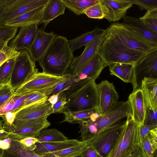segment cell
Segmentation results:
<instances>
[{
    "mask_svg": "<svg viewBox=\"0 0 157 157\" xmlns=\"http://www.w3.org/2000/svg\"><path fill=\"white\" fill-rule=\"evenodd\" d=\"M132 115L129 101H118L107 113L101 115L94 113L88 119L79 124L82 141L88 142L106 128Z\"/></svg>",
    "mask_w": 157,
    "mask_h": 157,
    "instance_id": "obj_1",
    "label": "cell"
},
{
    "mask_svg": "<svg viewBox=\"0 0 157 157\" xmlns=\"http://www.w3.org/2000/svg\"><path fill=\"white\" fill-rule=\"evenodd\" d=\"M74 58L67 37L57 36L53 40L39 63L43 72L57 76L67 73Z\"/></svg>",
    "mask_w": 157,
    "mask_h": 157,
    "instance_id": "obj_2",
    "label": "cell"
},
{
    "mask_svg": "<svg viewBox=\"0 0 157 157\" xmlns=\"http://www.w3.org/2000/svg\"><path fill=\"white\" fill-rule=\"evenodd\" d=\"M106 29L105 39L130 49L147 53L157 47V43L144 38L128 29L123 23H111Z\"/></svg>",
    "mask_w": 157,
    "mask_h": 157,
    "instance_id": "obj_3",
    "label": "cell"
},
{
    "mask_svg": "<svg viewBox=\"0 0 157 157\" xmlns=\"http://www.w3.org/2000/svg\"><path fill=\"white\" fill-rule=\"evenodd\" d=\"M98 52L108 66L115 63L134 65L146 53L130 49L105 38Z\"/></svg>",
    "mask_w": 157,
    "mask_h": 157,
    "instance_id": "obj_4",
    "label": "cell"
},
{
    "mask_svg": "<svg viewBox=\"0 0 157 157\" xmlns=\"http://www.w3.org/2000/svg\"><path fill=\"white\" fill-rule=\"evenodd\" d=\"M95 81L88 80L67 96V102L63 110L78 111L97 108L98 97Z\"/></svg>",
    "mask_w": 157,
    "mask_h": 157,
    "instance_id": "obj_5",
    "label": "cell"
},
{
    "mask_svg": "<svg viewBox=\"0 0 157 157\" xmlns=\"http://www.w3.org/2000/svg\"><path fill=\"white\" fill-rule=\"evenodd\" d=\"M126 122L121 138L107 157H128L141 143L139 124L134 121L132 115L126 118Z\"/></svg>",
    "mask_w": 157,
    "mask_h": 157,
    "instance_id": "obj_6",
    "label": "cell"
},
{
    "mask_svg": "<svg viewBox=\"0 0 157 157\" xmlns=\"http://www.w3.org/2000/svg\"><path fill=\"white\" fill-rule=\"evenodd\" d=\"M126 124V120L118 122L102 131L88 143L103 157H107L121 138Z\"/></svg>",
    "mask_w": 157,
    "mask_h": 157,
    "instance_id": "obj_7",
    "label": "cell"
},
{
    "mask_svg": "<svg viewBox=\"0 0 157 157\" xmlns=\"http://www.w3.org/2000/svg\"><path fill=\"white\" fill-rule=\"evenodd\" d=\"M35 62L27 50L19 51L15 58L9 85L15 90L30 80L37 72Z\"/></svg>",
    "mask_w": 157,
    "mask_h": 157,
    "instance_id": "obj_8",
    "label": "cell"
},
{
    "mask_svg": "<svg viewBox=\"0 0 157 157\" xmlns=\"http://www.w3.org/2000/svg\"><path fill=\"white\" fill-rule=\"evenodd\" d=\"M145 77L157 78V47L147 52L133 65L132 92L141 89V81Z\"/></svg>",
    "mask_w": 157,
    "mask_h": 157,
    "instance_id": "obj_9",
    "label": "cell"
},
{
    "mask_svg": "<svg viewBox=\"0 0 157 157\" xmlns=\"http://www.w3.org/2000/svg\"><path fill=\"white\" fill-rule=\"evenodd\" d=\"M48 117L36 119L14 122L10 126L4 128L10 132L8 137L18 140L27 137L36 138L42 130L51 125L47 120Z\"/></svg>",
    "mask_w": 157,
    "mask_h": 157,
    "instance_id": "obj_10",
    "label": "cell"
},
{
    "mask_svg": "<svg viewBox=\"0 0 157 157\" xmlns=\"http://www.w3.org/2000/svg\"><path fill=\"white\" fill-rule=\"evenodd\" d=\"M49 0H13L0 12V25L26 12L46 4Z\"/></svg>",
    "mask_w": 157,
    "mask_h": 157,
    "instance_id": "obj_11",
    "label": "cell"
},
{
    "mask_svg": "<svg viewBox=\"0 0 157 157\" xmlns=\"http://www.w3.org/2000/svg\"><path fill=\"white\" fill-rule=\"evenodd\" d=\"M66 77V74L62 76H57L43 72H37L28 82L15 90L14 95H21L38 92L54 85Z\"/></svg>",
    "mask_w": 157,
    "mask_h": 157,
    "instance_id": "obj_12",
    "label": "cell"
},
{
    "mask_svg": "<svg viewBox=\"0 0 157 157\" xmlns=\"http://www.w3.org/2000/svg\"><path fill=\"white\" fill-rule=\"evenodd\" d=\"M98 103V110L101 115L109 112L118 101L119 96L113 83L105 80L97 84Z\"/></svg>",
    "mask_w": 157,
    "mask_h": 157,
    "instance_id": "obj_13",
    "label": "cell"
},
{
    "mask_svg": "<svg viewBox=\"0 0 157 157\" xmlns=\"http://www.w3.org/2000/svg\"><path fill=\"white\" fill-rule=\"evenodd\" d=\"M104 16L109 22L123 18L134 4L132 0H99Z\"/></svg>",
    "mask_w": 157,
    "mask_h": 157,
    "instance_id": "obj_14",
    "label": "cell"
},
{
    "mask_svg": "<svg viewBox=\"0 0 157 157\" xmlns=\"http://www.w3.org/2000/svg\"><path fill=\"white\" fill-rule=\"evenodd\" d=\"M52 113V105L46 101L31 104L17 112L14 122L48 117Z\"/></svg>",
    "mask_w": 157,
    "mask_h": 157,
    "instance_id": "obj_15",
    "label": "cell"
},
{
    "mask_svg": "<svg viewBox=\"0 0 157 157\" xmlns=\"http://www.w3.org/2000/svg\"><path fill=\"white\" fill-rule=\"evenodd\" d=\"M106 31L102 35L86 45L82 53L74 58L66 73L75 75L88 60L98 52L106 38Z\"/></svg>",
    "mask_w": 157,
    "mask_h": 157,
    "instance_id": "obj_16",
    "label": "cell"
},
{
    "mask_svg": "<svg viewBox=\"0 0 157 157\" xmlns=\"http://www.w3.org/2000/svg\"><path fill=\"white\" fill-rule=\"evenodd\" d=\"M57 36L53 32L48 33L38 29L35 40L27 50L34 62L39 61Z\"/></svg>",
    "mask_w": 157,
    "mask_h": 157,
    "instance_id": "obj_17",
    "label": "cell"
},
{
    "mask_svg": "<svg viewBox=\"0 0 157 157\" xmlns=\"http://www.w3.org/2000/svg\"><path fill=\"white\" fill-rule=\"evenodd\" d=\"M65 79L54 85L37 92L41 93L48 97L54 94L64 92L67 97L74 92L88 80L80 79L76 75L66 73Z\"/></svg>",
    "mask_w": 157,
    "mask_h": 157,
    "instance_id": "obj_18",
    "label": "cell"
},
{
    "mask_svg": "<svg viewBox=\"0 0 157 157\" xmlns=\"http://www.w3.org/2000/svg\"><path fill=\"white\" fill-rule=\"evenodd\" d=\"M108 66L98 52L88 60L75 74L81 80H95Z\"/></svg>",
    "mask_w": 157,
    "mask_h": 157,
    "instance_id": "obj_19",
    "label": "cell"
},
{
    "mask_svg": "<svg viewBox=\"0 0 157 157\" xmlns=\"http://www.w3.org/2000/svg\"><path fill=\"white\" fill-rule=\"evenodd\" d=\"M38 26L35 24L20 28L17 35L10 41L9 45L17 51L27 50L35 40Z\"/></svg>",
    "mask_w": 157,
    "mask_h": 157,
    "instance_id": "obj_20",
    "label": "cell"
},
{
    "mask_svg": "<svg viewBox=\"0 0 157 157\" xmlns=\"http://www.w3.org/2000/svg\"><path fill=\"white\" fill-rule=\"evenodd\" d=\"M45 5L26 12L7 22L5 25L9 26L21 28L41 23Z\"/></svg>",
    "mask_w": 157,
    "mask_h": 157,
    "instance_id": "obj_21",
    "label": "cell"
},
{
    "mask_svg": "<svg viewBox=\"0 0 157 157\" xmlns=\"http://www.w3.org/2000/svg\"><path fill=\"white\" fill-rule=\"evenodd\" d=\"M132 110V117L139 124H144L147 103L142 90L139 89L130 94L128 100Z\"/></svg>",
    "mask_w": 157,
    "mask_h": 157,
    "instance_id": "obj_22",
    "label": "cell"
},
{
    "mask_svg": "<svg viewBox=\"0 0 157 157\" xmlns=\"http://www.w3.org/2000/svg\"><path fill=\"white\" fill-rule=\"evenodd\" d=\"M122 23L128 29L144 38L157 43V33L148 28L139 19L126 15L123 18Z\"/></svg>",
    "mask_w": 157,
    "mask_h": 157,
    "instance_id": "obj_23",
    "label": "cell"
},
{
    "mask_svg": "<svg viewBox=\"0 0 157 157\" xmlns=\"http://www.w3.org/2000/svg\"><path fill=\"white\" fill-rule=\"evenodd\" d=\"M82 141L76 139L68 140L59 142L37 143L34 151L36 154L52 152L71 147L81 144Z\"/></svg>",
    "mask_w": 157,
    "mask_h": 157,
    "instance_id": "obj_24",
    "label": "cell"
},
{
    "mask_svg": "<svg viewBox=\"0 0 157 157\" xmlns=\"http://www.w3.org/2000/svg\"><path fill=\"white\" fill-rule=\"evenodd\" d=\"M66 8L62 0H49L44 10L41 22L44 28L51 21L63 14Z\"/></svg>",
    "mask_w": 157,
    "mask_h": 157,
    "instance_id": "obj_25",
    "label": "cell"
},
{
    "mask_svg": "<svg viewBox=\"0 0 157 157\" xmlns=\"http://www.w3.org/2000/svg\"><path fill=\"white\" fill-rule=\"evenodd\" d=\"M141 89L147 105L153 109H157V78H144L141 81Z\"/></svg>",
    "mask_w": 157,
    "mask_h": 157,
    "instance_id": "obj_26",
    "label": "cell"
},
{
    "mask_svg": "<svg viewBox=\"0 0 157 157\" xmlns=\"http://www.w3.org/2000/svg\"><path fill=\"white\" fill-rule=\"evenodd\" d=\"M105 31L106 29H104L96 26L92 31L86 32L74 39L68 40L70 48L73 52L100 36Z\"/></svg>",
    "mask_w": 157,
    "mask_h": 157,
    "instance_id": "obj_27",
    "label": "cell"
},
{
    "mask_svg": "<svg viewBox=\"0 0 157 157\" xmlns=\"http://www.w3.org/2000/svg\"><path fill=\"white\" fill-rule=\"evenodd\" d=\"M11 140L10 147L3 151L5 157H43L25 147L18 140Z\"/></svg>",
    "mask_w": 157,
    "mask_h": 157,
    "instance_id": "obj_28",
    "label": "cell"
},
{
    "mask_svg": "<svg viewBox=\"0 0 157 157\" xmlns=\"http://www.w3.org/2000/svg\"><path fill=\"white\" fill-rule=\"evenodd\" d=\"M133 64L115 63L108 66L110 74L117 76L126 83H131L133 73Z\"/></svg>",
    "mask_w": 157,
    "mask_h": 157,
    "instance_id": "obj_29",
    "label": "cell"
},
{
    "mask_svg": "<svg viewBox=\"0 0 157 157\" xmlns=\"http://www.w3.org/2000/svg\"><path fill=\"white\" fill-rule=\"evenodd\" d=\"M88 145V142L82 143L75 146L59 151L43 153L39 155L43 157H78Z\"/></svg>",
    "mask_w": 157,
    "mask_h": 157,
    "instance_id": "obj_30",
    "label": "cell"
},
{
    "mask_svg": "<svg viewBox=\"0 0 157 157\" xmlns=\"http://www.w3.org/2000/svg\"><path fill=\"white\" fill-rule=\"evenodd\" d=\"M96 112H98L97 108L78 111H71L64 109L62 112L64 117L62 122L79 124L88 119L94 113Z\"/></svg>",
    "mask_w": 157,
    "mask_h": 157,
    "instance_id": "obj_31",
    "label": "cell"
},
{
    "mask_svg": "<svg viewBox=\"0 0 157 157\" xmlns=\"http://www.w3.org/2000/svg\"><path fill=\"white\" fill-rule=\"evenodd\" d=\"M66 7L77 15L84 14L90 6L99 3V0H62Z\"/></svg>",
    "mask_w": 157,
    "mask_h": 157,
    "instance_id": "obj_32",
    "label": "cell"
},
{
    "mask_svg": "<svg viewBox=\"0 0 157 157\" xmlns=\"http://www.w3.org/2000/svg\"><path fill=\"white\" fill-rule=\"evenodd\" d=\"M36 138L39 143L63 141L68 140L63 133L55 128L44 129Z\"/></svg>",
    "mask_w": 157,
    "mask_h": 157,
    "instance_id": "obj_33",
    "label": "cell"
},
{
    "mask_svg": "<svg viewBox=\"0 0 157 157\" xmlns=\"http://www.w3.org/2000/svg\"><path fill=\"white\" fill-rule=\"evenodd\" d=\"M16 57L8 60L0 67V84H9Z\"/></svg>",
    "mask_w": 157,
    "mask_h": 157,
    "instance_id": "obj_34",
    "label": "cell"
},
{
    "mask_svg": "<svg viewBox=\"0 0 157 157\" xmlns=\"http://www.w3.org/2000/svg\"><path fill=\"white\" fill-rule=\"evenodd\" d=\"M139 19L148 28L157 33V9L147 11Z\"/></svg>",
    "mask_w": 157,
    "mask_h": 157,
    "instance_id": "obj_35",
    "label": "cell"
},
{
    "mask_svg": "<svg viewBox=\"0 0 157 157\" xmlns=\"http://www.w3.org/2000/svg\"><path fill=\"white\" fill-rule=\"evenodd\" d=\"M84 14L90 18L99 20L104 18L102 7L100 2L88 8L85 11Z\"/></svg>",
    "mask_w": 157,
    "mask_h": 157,
    "instance_id": "obj_36",
    "label": "cell"
},
{
    "mask_svg": "<svg viewBox=\"0 0 157 157\" xmlns=\"http://www.w3.org/2000/svg\"><path fill=\"white\" fill-rule=\"evenodd\" d=\"M18 29L5 25H0V40H12L16 36Z\"/></svg>",
    "mask_w": 157,
    "mask_h": 157,
    "instance_id": "obj_37",
    "label": "cell"
},
{
    "mask_svg": "<svg viewBox=\"0 0 157 157\" xmlns=\"http://www.w3.org/2000/svg\"><path fill=\"white\" fill-rule=\"evenodd\" d=\"M19 53L13 47L8 45L0 52V67L5 62L17 56Z\"/></svg>",
    "mask_w": 157,
    "mask_h": 157,
    "instance_id": "obj_38",
    "label": "cell"
},
{
    "mask_svg": "<svg viewBox=\"0 0 157 157\" xmlns=\"http://www.w3.org/2000/svg\"><path fill=\"white\" fill-rule=\"evenodd\" d=\"M144 124L157 125V109H153L147 105Z\"/></svg>",
    "mask_w": 157,
    "mask_h": 157,
    "instance_id": "obj_39",
    "label": "cell"
},
{
    "mask_svg": "<svg viewBox=\"0 0 157 157\" xmlns=\"http://www.w3.org/2000/svg\"><path fill=\"white\" fill-rule=\"evenodd\" d=\"M141 143L143 149L147 157L157 156V149L154 147L147 135L141 139Z\"/></svg>",
    "mask_w": 157,
    "mask_h": 157,
    "instance_id": "obj_40",
    "label": "cell"
},
{
    "mask_svg": "<svg viewBox=\"0 0 157 157\" xmlns=\"http://www.w3.org/2000/svg\"><path fill=\"white\" fill-rule=\"evenodd\" d=\"M15 90L9 84L4 85L0 88V107L14 94Z\"/></svg>",
    "mask_w": 157,
    "mask_h": 157,
    "instance_id": "obj_41",
    "label": "cell"
},
{
    "mask_svg": "<svg viewBox=\"0 0 157 157\" xmlns=\"http://www.w3.org/2000/svg\"><path fill=\"white\" fill-rule=\"evenodd\" d=\"M48 98L47 96L41 93L38 92H34L27 98L20 109L31 104L46 101Z\"/></svg>",
    "mask_w": 157,
    "mask_h": 157,
    "instance_id": "obj_42",
    "label": "cell"
},
{
    "mask_svg": "<svg viewBox=\"0 0 157 157\" xmlns=\"http://www.w3.org/2000/svg\"><path fill=\"white\" fill-rule=\"evenodd\" d=\"M142 10L147 11L157 9V0H132Z\"/></svg>",
    "mask_w": 157,
    "mask_h": 157,
    "instance_id": "obj_43",
    "label": "cell"
},
{
    "mask_svg": "<svg viewBox=\"0 0 157 157\" xmlns=\"http://www.w3.org/2000/svg\"><path fill=\"white\" fill-rule=\"evenodd\" d=\"M67 102V97L64 92H60L57 102L52 105V113H61Z\"/></svg>",
    "mask_w": 157,
    "mask_h": 157,
    "instance_id": "obj_44",
    "label": "cell"
},
{
    "mask_svg": "<svg viewBox=\"0 0 157 157\" xmlns=\"http://www.w3.org/2000/svg\"><path fill=\"white\" fill-rule=\"evenodd\" d=\"M34 92L21 95H14L15 103L11 112H17L19 110L23 105L27 98Z\"/></svg>",
    "mask_w": 157,
    "mask_h": 157,
    "instance_id": "obj_45",
    "label": "cell"
},
{
    "mask_svg": "<svg viewBox=\"0 0 157 157\" xmlns=\"http://www.w3.org/2000/svg\"><path fill=\"white\" fill-rule=\"evenodd\" d=\"M14 94L0 107V117L11 111L15 103Z\"/></svg>",
    "mask_w": 157,
    "mask_h": 157,
    "instance_id": "obj_46",
    "label": "cell"
},
{
    "mask_svg": "<svg viewBox=\"0 0 157 157\" xmlns=\"http://www.w3.org/2000/svg\"><path fill=\"white\" fill-rule=\"evenodd\" d=\"M17 140H18L25 147L32 150L34 149L36 144L38 142L36 138L32 137H25Z\"/></svg>",
    "mask_w": 157,
    "mask_h": 157,
    "instance_id": "obj_47",
    "label": "cell"
},
{
    "mask_svg": "<svg viewBox=\"0 0 157 157\" xmlns=\"http://www.w3.org/2000/svg\"><path fill=\"white\" fill-rule=\"evenodd\" d=\"M81 157H103L91 145H88L82 153Z\"/></svg>",
    "mask_w": 157,
    "mask_h": 157,
    "instance_id": "obj_48",
    "label": "cell"
},
{
    "mask_svg": "<svg viewBox=\"0 0 157 157\" xmlns=\"http://www.w3.org/2000/svg\"><path fill=\"white\" fill-rule=\"evenodd\" d=\"M16 113L11 111L0 117L3 121V128L10 126L13 124Z\"/></svg>",
    "mask_w": 157,
    "mask_h": 157,
    "instance_id": "obj_49",
    "label": "cell"
},
{
    "mask_svg": "<svg viewBox=\"0 0 157 157\" xmlns=\"http://www.w3.org/2000/svg\"><path fill=\"white\" fill-rule=\"evenodd\" d=\"M128 157H147L143 149L141 143L136 146Z\"/></svg>",
    "mask_w": 157,
    "mask_h": 157,
    "instance_id": "obj_50",
    "label": "cell"
},
{
    "mask_svg": "<svg viewBox=\"0 0 157 157\" xmlns=\"http://www.w3.org/2000/svg\"><path fill=\"white\" fill-rule=\"evenodd\" d=\"M140 131L141 140L152 129L157 125H148L144 124H139Z\"/></svg>",
    "mask_w": 157,
    "mask_h": 157,
    "instance_id": "obj_51",
    "label": "cell"
},
{
    "mask_svg": "<svg viewBox=\"0 0 157 157\" xmlns=\"http://www.w3.org/2000/svg\"><path fill=\"white\" fill-rule=\"evenodd\" d=\"M11 139L9 137L0 140V149L2 151L8 149L10 146Z\"/></svg>",
    "mask_w": 157,
    "mask_h": 157,
    "instance_id": "obj_52",
    "label": "cell"
},
{
    "mask_svg": "<svg viewBox=\"0 0 157 157\" xmlns=\"http://www.w3.org/2000/svg\"><path fill=\"white\" fill-rule=\"evenodd\" d=\"M9 132L4 129L3 126V121L0 120V140L5 139L8 137L10 134Z\"/></svg>",
    "mask_w": 157,
    "mask_h": 157,
    "instance_id": "obj_53",
    "label": "cell"
},
{
    "mask_svg": "<svg viewBox=\"0 0 157 157\" xmlns=\"http://www.w3.org/2000/svg\"><path fill=\"white\" fill-rule=\"evenodd\" d=\"M59 93L54 94L49 96L47 100L52 104V105H53L57 102Z\"/></svg>",
    "mask_w": 157,
    "mask_h": 157,
    "instance_id": "obj_54",
    "label": "cell"
},
{
    "mask_svg": "<svg viewBox=\"0 0 157 157\" xmlns=\"http://www.w3.org/2000/svg\"><path fill=\"white\" fill-rule=\"evenodd\" d=\"M12 1L13 0H0V12L7 4Z\"/></svg>",
    "mask_w": 157,
    "mask_h": 157,
    "instance_id": "obj_55",
    "label": "cell"
},
{
    "mask_svg": "<svg viewBox=\"0 0 157 157\" xmlns=\"http://www.w3.org/2000/svg\"><path fill=\"white\" fill-rule=\"evenodd\" d=\"M9 41L6 40H0V52L2 51L6 46L8 45Z\"/></svg>",
    "mask_w": 157,
    "mask_h": 157,
    "instance_id": "obj_56",
    "label": "cell"
},
{
    "mask_svg": "<svg viewBox=\"0 0 157 157\" xmlns=\"http://www.w3.org/2000/svg\"><path fill=\"white\" fill-rule=\"evenodd\" d=\"M0 157H5L3 153V151L0 149Z\"/></svg>",
    "mask_w": 157,
    "mask_h": 157,
    "instance_id": "obj_57",
    "label": "cell"
},
{
    "mask_svg": "<svg viewBox=\"0 0 157 157\" xmlns=\"http://www.w3.org/2000/svg\"><path fill=\"white\" fill-rule=\"evenodd\" d=\"M4 85H2L1 84H0V88H1V87H2Z\"/></svg>",
    "mask_w": 157,
    "mask_h": 157,
    "instance_id": "obj_58",
    "label": "cell"
},
{
    "mask_svg": "<svg viewBox=\"0 0 157 157\" xmlns=\"http://www.w3.org/2000/svg\"></svg>",
    "mask_w": 157,
    "mask_h": 157,
    "instance_id": "obj_59",
    "label": "cell"
}]
</instances>
